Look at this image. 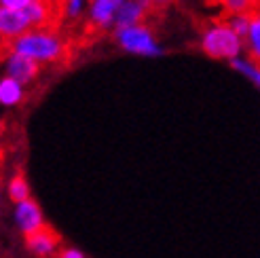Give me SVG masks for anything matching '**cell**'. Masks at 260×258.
<instances>
[{
  "mask_svg": "<svg viewBox=\"0 0 260 258\" xmlns=\"http://www.w3.org/2000/svg\"><path fill=\"white\" fill-rule=\"evenodd\" d=\"M248 5H250V0H231V3H226L231 13H245Z\"/></svg>",
  "mask_w": 260,
  "mask_h": 258,
  "instance_id": "18",
  "label": "cell"
},
{
  "mask_svg": "<svg viewBox=\"0 0 260 258\" xmlns=\"http://www.w3.org/2000/svg\"><path fill=\"white\" fill-rule=\"evenodd\" d=\"M38 72H41V63L36 59L23 55V53H17V51H9V55L5 59V74L7 76L19 81L21 85H28L36 79Z\"/></svg>",
  "mask_w": 260,
  "mask_h": 258,
  "instance_id": "5",
  "label": "cell"
},
{
  "mask_svg": "<svg viewBox=\"0 0 260 258\" xmlns=\"http://www.w3.org/2000/svg\"><path fill=\"white\" fill-rule=\"evenodd\" d=\"M55 258H87L81 250H76V248H70V246H63L61 250H59V254L55 256Z\"/></svg>",
  "mask_w": 260,
  "mask_h": 258,
  "instance_id": "17",
  "label": "cell"
},
{
  "mask_svg": "<svg viewBox=\"0 0 260 258\" xmlns=\"http://www.w3.org/2000/svg\"><path fill=\"white\" fill-rule=\"evenodd\" d=\"M114 43L119 45L125 53L140 55V57H159L163 55L161 45L154 41V34L146 25H132V28H116Z\"/></svg>",
  "mask_w": 260,
  "mask_h": 258,
  "instance_id": "3",
  "label": "cell"
},
{
  "mask_svg": "<svg viewBox=\"0 0 260 258\" xmlns=\"http://www.w3.org/2000/svg\"><path fill=\"white\" fill-rule=\"evenodd\" d=\"M23 100V85L11 76H3L0 79V104L3 106H17Z\"/></svg>",
  "mask_w": 260,
  "mask_h": 258,
  "instance_id": "10",
  "label": "cell"
},
{
  "mask_svg": "<svg viewBox=\"0 0 260 258\" xmlns=\"http://www.w3.org/2000/svg\"><path fill=\"white\" fill-rule=\"evenodd\" d=\"M13 218H15V227L19 229V233L23 237L32 235L34 231H38L45 224V216L43 210L32 197L25 199L21 203H15V212H13Z\"/></svg>",
  "mask_w": 260,
  "mask_h": 258,
  "instance_id": "6",
  "label": "cell"
},
{
  "mask_svg": "<svg viewBox=\"0 0 260 258\" xmlns=\"http://www.w3.org/2000/svg\"><path fill=\"white\" fill-rule=\"evenodd\" d=\"M25 15H28V19L32 21V25H43L45 19H47V5L43 3V0H32V3L23 9Z\"/></svg>",
  "mask_w": 260,
  "mask_h": 258,
  "instance_id": "14",
  "label": "cell"
},
{
  "mask_svg": "<svg viewBox=\"0 0 260 258\" xmlns=\"http://www.w3.org/2000/svg\"><path fill=\"white\" fill-rule=\"evenodd\" d=\"M125 3L127 0H91L89 7L91 23L98 25V28H110V25H114L116 13L121 11Z\"/></svg>",
  "mask_w": 260,
  "mask_h": 258,
  "instance_id": "8",
  "label": "cell"
},
{
  "mask_svg": "<svg viewBox=\"0 0 260 258\" xmlns=\"http://www.w3.org/2000/svg\"><path fill=\"white\" fill-rule=\"evenodd\" d=\"M201 49L205 55H210L214 59H237L241 55L243 49V38L233 32L226 23L210 25L201 34Z\"/></svg>",
  "mask_w": 260,
  "mask_h": 258,
  "instance_id": "2",
  "label": "cell"
},
{
  "mask_svg": "<svg viewBox=\"0 0 260 258\" xmlns=\"http://www.w3.org/2000/svg\"><path fill=\"white\" fill-rule=\"evenodd\" d=\"M144 5H148V3H154V5H165V3H170V0H142Z\"/></svg>",
  "mask_w": 260,
  "mask_h": 258,
  "instance_id": "19",
  "label": "cell"
},
{
  "mask_svg": "<svg viewBox=\"0 0 260 258\" xmlns=\"http://www.w3.org/2000/svg\"><path fill=\"white\" fill-rule=\"evenodd\" d=\"M144 13H146V5L142 3V0H127V3L121 7V11L116 13L114 30L116 28H132V25H140Z\"/></svg>",
  "mask_w": 260,
  "mask_h": 258,
  "instance_id": "9",
  "label": "cell"
},
{
  "mask_svg": "<svg viewBox=\"0 0 260 258\" xmlns=\"http://www.w3.org/2000/svg\"><path fill=\"white\" fill-rule=\"evenodd\" d=\"M245 45H248V51L254 57V61H260V11H256L252 15L250 32L245 36Z\"/></svg>",
  "mask_w": 260,
  "mask_h": 258,
  "instance_id": "12",
  "label": "cell"
},
{
  "mask_svg": "<svg viewBox=\"0 0 260 258\" xmlns=\"http://www.w3.org/2000/svg\"><path fill=\"white\" fill-rule=\"evenodd\" d=\"M23 246L34 258H55L63 248V237L51 224H43L32 235L23 237Z\"/></svg>",
  "mask_w": 260,
  "mask_h": 258,
  "instance_id": "4",
  "label": "cell"
},
{
  "mask_svg": "<svg viewBox=\"0 0 260 258\" xmlns=\"http://www.w3.org/2000/svg\"><path fill=\"white\" fill-rule=\"evenodd\" d=\"M7 192L13 203H21L25 199H30V184H28V178H25V172L21 167L15 170V174L11 176L9 184H7Z\"/></svg>",
  "mask_w": 260,
  "mask_h": 258,
  "instance_id": "11",
  "label": "cell"
},
{
  "mask_svg": "<svg viewBox=\"0 0 260 258\" xmlns=\"http://www.w3.org/2000/svg\"><path fill=\"white\" fill-rule=\"evenodd\" d=\"M34 30L32 21L25 15V11H9V9H0V34L7 41H15L17 36Z\"/></svg>",
  "mask_w": 260,
  "mask_h": 258,
  "instance_id": "7",
  "label": "cell"
},
{
  "mask_svg": "<svg viewBox=\"0 0 260 258\" xmlns=\"http://www.w3.org/2000/svg\"><path fill=\"white\" fill-rule=\"evenodd\" d=\"M32 3V0H0V9H9V11H21Z\"/></svg>",
  "mask_w": 260,
  "mask_h": 258,
  "instance_id": "16",
  "label": "cell"
},
{
  "mask_svg": "<svg viewBox=\"0 0 260 258\" xmlns=\"http://www.w3.org/2000/svg\"><path fill=\"white\" fill-rule=\"evenodd\" d=\"M250 23H252V15H245V13H233V15L229 17V21H226L229 28L233 32H237L243 41L250 32Z\"/></svg>",
  "mask_w": 260,
  "mask_h": 258,
  "instance_id": "13",
  "label": "cell"
},
{
  "mask_svg": "<svg viewBox=\"0 0 260 258\" xmlns=\"http://www.w3.org/2000/svg\"><path fill=\"white\" fill-rule=\"evenodd\" d=\"M222 3H224V5H226V3H231V0H222Z\"/></svg>",
  "mask_w": 260,
  "mask_h": 258,
  "instance_id": "20",
  "label": "cell"
},
{
  "mask_svg": "<svg viewBox=\"0 0 260 258\" xmlns=\"http://www.w3.org/2000/svg\"><path fill=\"white\" fill-rule=\"evenodd\" d=\"M11 51H17L38 63H51L57 61L63 55V43L55 34H51L47 30H30L21 36H17L15 41H11Z\"/></svg>",
  "mask_w": 260,
  "mask_h": 258,
  "instance_id": "1",
  "label": "cell"
},
{
  "mask_svg": "<svg viewBox=\"0 0 260 258\" xmlns=\"http://www.w3.org/2000/svg\"><path fill=\"white\" fill-rule=\"evenodd\" d=\"M87 7V0H66V15L76 19L85 11Z\"/></svg>",
  "mask_w": 260,
  "mask_h": 258,
  "instance_id": "15",
  "label": "cell"
}]
</instances>
